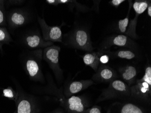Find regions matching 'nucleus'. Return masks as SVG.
Here are the masks:
<instances>
[{
	"mask_svg": "<svg viewBox=\"0 0 151 113\" xmlns=\"http://www.w3.org/2000/svg\"><path fill=\"white\" fill-rule=\"evenodd\" d=\"M94 84V81L91 80L73 81L69 84L64 93L66 96H70L86 89Z\"/></svg>",
	"mask_w": 151,
	"mask_h": 113,
	"instance_id": "obj_13",
	"label": "nucleus"
},
{
	"mask_svg": "<svg viewBox=\"0 0 151 113\" xmlns=\"http://www.w3.org/2000/svg\"><path fill=\"white\" fill-rule=\"evenodd\" d=\"M37 19L42 31V36L44 40L62 43L63 36L60 26H49L44 19L41 18L39 16H37Z\"/></svg>",
	"mask_w": 151,
	"mask_h": 113,
	"instance_id": "obj_8",
	"label": "nucleus"
},
{
	"mask_svg": "<svg viewBox=\"0 0 151 113\" xmlns=\"http://www.w3.org/2000/svg\"><path fill=\"white\" fill-rule=\"evenodd\" d=\"M30 17L29 12L26 10L15 12L11 16V22L16 26H22L29 22Z\"/></svg>",
	"mask_w": 151,
	"mask_h": 113,
	"instance_id": "obj_16",
	"label": "nucleus"
},
{
	"mask_svg": "<svg viewBox=\"0 0 151 113\" xmlns=\"http://www.w3.org/2000/svg\"><path fill=\"white\" fill-rule=\"evenodd\" d=\"M3 94H4V96L5 97L8 98H12L14 97V94L12 91L11 90V89H5L3 91Z\"/></svg>",
	"mask_w": 151,
	"mask_h": 113,
	"instance_id": "obj_23",
	"label": "nucleus"
},
{
	"mask_svg": "<svg viewBox=\"0 0 151 113\" xmlns=\"http://www.w3.org/2000/svg\"><path fill=\"white\" fill-rule=\"evenodd\" d=\"M68 109L73 113H83L87 109V103L83 98L72 96L67 100Z\"/></svg>",
	"mask_w": 151,
	"mask_h": 113,
	"instance_id": "obj_12",
	"label": "nucleus"
},
{
	"mask_svg": "<svg viewBox=\"0 0 151 113\" xmlns=\"http://www.w3.org/2000/svg\"><path fill=\"white\" fill-rule=\"evenodd\" d=\"M58 5L60 4H66L68 5L70 9L76 8L78 11L80 12H86L89 11L90 9L87 7L81 5L76 1H71V0H57Z\"/></svg>",
	"mask_w": 151,
	"mask_h": 113,
	"instance_id": "obj_19",
	"label": "nucleus"
},
{
	"mask_svg": "<svg viewBox=\"0 0 151 113\" xmlns=\"http://www.w3.org/2000/svg\"><path fill=\"white\" fill-rule=\"evenodd\" d=\"M119 72L124 82L129 87L134 85L137 75V70L135 67L131 65H127L120 68Z\"/></svg>",
	"mask_w": 151,
	"mask_h": 113,
	"instance_id": "obj_14",
	"label": "nucleus"
},
{
	"mask_svg": "<svg viewBox=\"0 0 151 113\" xmlns=\"http://www.w3.org/2000/svg\"><path fill=\"white\" fill-rule=\"evenodd\" d=\"M83 113H101V109L97 106H95L90 109H87Z\"/></svg>",
	"mask_w": 151,
	"mask_h": 113,
	"instance_id": "obj_21",
	"label": "nucleus"
},
{
	"mask_svg": "<svg viewBox=\"0 0 151 113\" xmlns=\"http://www.w3.org/2000/svg\"><path fill=\"white\" fill-rule=\"evenodd\" d=\"M109 61V57L108 55L103 54L101 56L100 58V62L102 64H105L108 63Z\"/></svg>",
	"mask_w": 151,
	"mask_h": 113,
	"instance_id": "obj_24",
	"label": "nucleus"
},
{
	"mask_svg": "<svg viewBox=\"0 0 151 113\" xmlns=\"http://www.w3.org/2000/svg\"><path fill=\"white\" fill-rule=\"evenodd\" d=\"M18 113H30L31 105L30 102L26 99H24L19 102L18 106Z\"/></svg>",
	"mask_w": 151,
	"mask_h": 113,
	"instance_id": "obj_20",
	"label": "nucleus"
},
{
	"mask_svg": "<svg viewBox=\"0 0 151 113\" xmlns=\"http://www.w3.org/2000/svg\"><path fill=\"white\" fill-rule=\"evenodd\" d=\"M150 1H135L132 5L135 12V17L129 22L126 33L124 35L130 38L137 39L138 36L136 32V28L138 22V19L140 15L143 13L147 9Z\"/></svg>",
	"mask_w": 151,
	"mask_h": 113,
	"instance_id": "obj_10",
	"label": "nucleus"
},
{
	"mask_svg": "<svg viewBox=\"0 0 151 113\" xmlns=\"http://www.w3.org/2000/svg\"><path fill=\"white\" fill-rule=\"evenodd\" d=\"M113 46L127 48L135 51L138 48L137 44L131 38L125 35H114L106 38L100 45V51L109 49Z\"/></svg>",
	"mask_w": 151,
	"mask_h": 113,
	"instance_id": "obj_7",
	"label": "nucleus"
},
{
	"mask_svg": "<svg viewBox=\"0 0 151 113\" xmlns=\"http://www.w3.org/2000/svg\"><path fill=\"white\" fill-rule=\"evenodd\" d=\"M125 1L124 0H112L109 1V3L113 6H114L115 8H117L120 4Z\"/></svg>",
	"mask_w": 151,
	"mask_h": 113,
	"instance_id": "obj_22",
	"label": "nucleus"
},
{
	"mask_svg": "<svg viewBox=\"0 0 151 113\" xmlns=\"http://www.w3.org/2000/svg\"><path fill=\"white\" fill-rule=\"evenodd\" d=\"M104 54V51H100L98 52H88L83 56V61L86 65L90 67L96 72L100 64V57Z\"/></svg>",
	"mask_w": 151,
	"mask_h": 113,
	"instance_id": "obj_15",
	"label": "nucleus"
},
{
	"mask_svg": "<svg viewBox=\"0 0 151 113\" xmlns=\"http://www.w3.org/2000/svg\"><path fill=\"white\" fill-rule=\"evenodd\" d=\"M129 8L128 10V14L127 16L124 19H120L118 23V29L119 33L122 34V35H124L126 33L127 28L129 24V17L130 12L131 11V7L133 5V2L131 1H129Z\"/></svg>",
	"mask_w": 151,
	"mask_h": 113,
	"instance_id": "obj_18",
	"label": "nucleus"
},
{
	"mask_svg": "<svg viewBox=\"0 0 151 113\" xmlns=\"http://www.w3.org/2000/svg\"><path fill=\"white\" fill-rule=\"evenodd\" d=\"M134 100L114 103L109 106L106 113H151L148 104Z\"/></svg>",
	"mask_w": 151,
	"mask_h": 113,
	"instance_id": "obj_4",
	"label": "nucleus"
},
{
	"mask_svg": "<svg viewBox=\"0 0 151 113\" xmlns=\"http://www.w3.org/2000/svg\"><path fill=\"white\" fill-rule=\"evenodd\" d=\"M60 50V47L52 45L43 49L42 56V58L48 63L58 79L63 77L62 70L60 68L59 63Z\"/></svg>",
	"mask_w": 151,
	"mask_h": 113,
	"instance_id": "obj_6",
	"label": "nucleus"
},
{
	"mask_svg": "<svg viewBox=\"0 0 151 113\" xmlns=\"http://www.w3.org/2000/svg\"><path fill=\"white\" fill-rule=\"evenodd\" d=\"M106 53H109L110 55L114 56L115 57L123 59L131 60L136 57V54L134 51L130 49H123L119 50L115 52H105Z\"/></svg>",
	"mask_w": 151,
	"mask_h": 113,
	"instance_id": "obj_17",
	"label": "nucleus"
},
{
	"mask_svg": "<svg viewBox=\"0 0 151 113\" xmlns=\"http://www.w3.org/2000/svg\"><path fill=\"white\" fill-rule=\"evenodd\" d=\"M43 49H36L25 53V69L32 78H40V63L42 59Z\"/></svg>",
	"mask_w": 151,
	"mask_h": 113,
	"instance_id": "obj_5",
	"label": "nucleus"
},
{
	"mask_svg": "<svg viewBox=\"0 0 151 113\" xmlns=\"http://www.w3.org/2000/svg\"><path fill=\"white\" fill-rule=\"evenodd\" d=\"M96 72L92 76L93 81L111 82L117 77V75L113 69L104 64L101 65Z\"/></svg>",
	"mask_w": 151,
	"mask_h": 113,
	"instance_id": "obj_11",
	"label": "nucleus"
},
{
	"mask_svg": "<svg viewBox=\"0 0 151 113\" xmlns=\"http://www.w3.org/2000/svg\"><path fill=\"white\" fill-rule=\"evenodd\" d=\"M23 43L26 48L34 50L46 48L53 45V42L44 40L39 31L35 30L25 32Z\"/></svg>",
	"mask_w": 151,
	"mask_h": 113,
	"instance_id": "obj_9",
	"label": "nucleus"
},
{
	"mask_svg": "<svg viewBox=\"0 0 151 113\" xmlns=\"http://www.w3.org/2000/svg\"><path fill=\"white\" fill-rule=\"evenodd\" d=\"M130 96V87L124 81L115 79L109 82L108 87L102 91L97 101L114 98H126Z\"/></svg>",
	"mask_w": 151,
	"mask_h": 113,
	"instance_id": "obj_3",
	"label": "nucleus"
},
{
	"mask_svg": "<svg viewBox=\"0 0 151 113\" xmlns=\"http://www.w3.org/2000/svg\"><path fill=\"white\" fill-rule=\"evenodd\" d=\"M46 1L47 3L52 6H57L58 5L57 0H47Z\"/></svg>",
	"mask_w": 151,
	"mask_h": 113,
	"instance_id": "obj_26",
	"label": "nucleus"
},
{
	"mask_svg": "<svg viewBox=\"0 0 151 113\" xmlns=\"http://www.w3.org/2000/svg\"><path fill=\"white\" fill-rule=\"evenodd\" d=\"M147 14H148V16L151 17V1H149V3H148V6L147 7Z\"/></svg>",
	"mask_w": 151,
	"mask_h": 113,
	"instance_id": "obj_27",
	"label": "nucleus"
},
{
	"mask_svg": "<svg viewBox=\"0 0 151 113\" xmlns=\"http://www.w3.org/2000/svg\"><path fill=\"white\" fill-rule=\"evenodd\" d=\"M7 35L5 31L2 30L0 29V42L4 41L6 39Z\"/></svg>",
	"mask_w": 151,
	"mask_h": 113,
	"instance_id": "obj_25",
	"label": "nucleus"
},
{
	"mask_svg": "<svg viewBox=\"0 0 151 113\" xmlns=\"http://www.w3.org/2000/svg\"><path fill=\"white\" fill-rule=\"evenodd\" d=\"M130 97L150 104L151 96V68H146L145 73L140 79L136 81L130 86Z\"/></svg>",
	"mask_w": 151,
	"mask_h": 113,
	"instance_id": "obj_2",
	"label": "nucleus"
},
{
	"mask_svg": "<svg viewBox=\"0 0 151 113\" xmlns=\"http://www.w3.org/2000/svg\"><path fill=\"white\" fill-rule=\"evenodd\" d=\"M65 45L88 52L94 49L88 30L83 27H77L63 37Z\"/></svg>",
	"mask_w": 151,
	"mask_h": 113,
	"instance_id": "obj_1",
	"label": "nucleus"
},
{
	"mask_svg": "<svg viewBox=\"0 0 151 113\" xmlns=\"http://www.w3.org/2000/svg\"><path fill=\"white\" fill-rule=\"evenodd\" d=\"M4 22V14L3 12L0 10V24Z\"/></svg>",
	"mask_w": 151,
	"mask_h": 113,
	"instance_id": "obj_28",
	"label": "nucleus"
}]
</instances>
